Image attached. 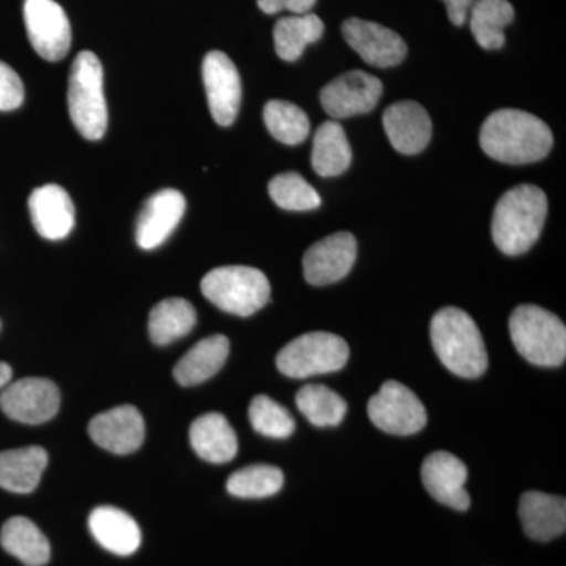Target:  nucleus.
<instances>
[{
  "mask_svg": "<svg viewBox=\"0 0 566 566\" xmlns=\"http://www.w3.org/2000/svg\"><path fill=\"white\" fill-rule=\"evenodd\" d=\"M553 142L549 126L526 111H495L480 132L482 150L505 164L542 161L553 148Z\"/></svg>",
  "mask_w": 566,
  "mask_h": 566,
  "instance_id": "1",
  "label": "nucleus"
},
{
  "mask_svg": "<svg viewBox=\"0 0 566 566\" xmlns=\"http://www.w3.org/2000/svg\"><path fill=\"white\" fill-rule=\"evenodd\" d=\"M547 216L546 193L534 185L510 189L495 205L494 244L505 255L526 253L538 241Z\"/></svg>",
  "mask_w": 566,
  "mask_h": 566,
  "instance_id": "2",
  "label": "nucleus"
},
{
  "mask_svg": "<svg viewBox=\"0 0 566 566\" xmlns=\"http://www.w3.org/2000/svg\"><path fill=\"white\" fill-rule=\"evenodd\" d=\"M431 344L439 360L460 378H479L488 368L485 342L474 319L457 307H446L431 319Z\"/></svg>",
  "mask_w": 566,
  "mask_h": 566,
  "instance_id": "3",
  "label": "nucleus"
},
{
  "mask_svg": "<svg viewBox=\"0 0 566 566\" xmlns=\"http://www.w3.org/2000/svg\"><path fill=\"white\" fill-rule=\"evenodd\" d=\"M510 335L517 353L538 367H560L566 359V327L557 315L524 304L510 316Z\"/></svg>",
  "mask_w": 566,
  "mask_h": 566,
  "instance_id": "4",
  "label": "nucleus"
},
{
  "mask_svg": "<svg viewBox=\"0 0 566 566\" xmlns=\"http://www.w3.org/2000/svg\"><path fill=\"white\" fill-rule=\"evenodd\" d=\"M102 62L92 51L74 59L69 81V111L77 132L88 140H99L107 129Z\"/></svg>",
  "mask_w": 566,
  "mask_h": 566,
  "instance_id": "5",
  "label": "nucleus"
},
{
  "mask_svg": "<svg viewBox=\"0 0 566 566\" xmlns=\"http://www.w3.org/2000/svg\"><path fill=\"white\" fill-rule=\"evenodd\" d=\"M202 293L227 314L251 316L268 304L271 285L266 275L251 266H221L202 279Z\"/></svg>",
  "mask_w": 566,
  "mask_h": 566,
  "instance_id": "6",
  "label": "nucleus"
},
{
  "mask_svg": "<svg viewBox=\"0 0 566 566\" xmlns=\"http://www.w3.org/2000/svg\"><path fill=\"white\" fill-rule=\"evenodd\" d=\"M349 359V346L344 338L329 333H308L294 338L277 354L281 374L294 379L334 374Z\"/></svg>",
  "mask_w": 566,
  "mask_h": 566,
  "instance_id": "7",
  "label": "nucleus"
},
{
  "mask_svg": "<svg viewBox=\"0 0 566 566\" xmlns=\"http://www.w3.org/2000/svg\"><path fill=\"white\" fill-rule=\"evenodd\" d=\"M371 422L395 436L419 433L427 424V409L411 389L397 381H387L368 401Z\"/></svg>",
  "mask_w": 566,
  "mask_h": 566,
  "instance_id": "8",
  "label": "nucleus"
},
{
  "mask_svg": "<svg viewBox=\"0 0 566 566\" xmlns=\"http://www.w3.org/2000/svg\"><path fill=\"white\" fill-rule=\"evenodd\" d=\"M24 21L29 41L40 57L59 62L69 54L71 25L65 11L54 0H25Z\"/></svg>",
  "mask_w": 566,
  "mask_h": 566,
  "instance_id": "9",
  "label": "nucleus"
},
{
  "mask_svg": "<svg viewBox=\"0 0 566 566\" xmlns=\"http://www.w3.org/2000/svg\"><path fill=\"white\" fill-rule=\"evenodd\" d=\"M0 408L10 419L25 424L48 422L61 408V392L46 378H24L3 387Z\"/></svg>",
  "mask_w": 566,
  "mask_h": 566,
  "instance_id": "10",
  "label": "nucleus"
},
{
  "mask_svg": "<svg viewBox=\"0 0 566 566\" xmlns=\"http://www.w3.org/2000/svg\"><path fill=\"white\" fill-rule=\"evenodd\" d=\"M382 88L378 77L353 70L327 84L319 98L323 109L335 120H342L374 111L381 99Z\"/></svg>",
  "mask_w": 566,
  "mask_h": 566,
  "instance_id": "11",
  "label": "nucleus"
},
{
  "mask_svg": "<svg viewBox=\"0 0 566 566\" xmlns=\"http://www.w3.org/2000/svg\"><path fill=\"white\" fill-rule=\"evenodd\" d=\"M202 71L212 118L221 126L233 125L243 96V85L237 66L229 55L221 51H211L205 57Z\"/></svg>",
  "mask_w": 566,
  "mask_h": 566,
  "instance_id": "12",
  "label": "nucleus"
},
{
  "mask_svg": "<svg viewBox=\"0 0 566 566\" xmlns=\"http://www.w3.org/2000/svg\"><path fill=\"white\" fill-rule=\"evenodd\" d=\"M342 32L346 43L364 59V62L376 69L400 65L408 54L405 40L378 22L352 18L344 22Z\"/></svg>",
  "mask_w": 566,
  "mask_h": 566,
  "instance_id": "13",
  "label": "nucleus"
},
{
  "mask_svg": "<svg viewBox=\"0 0 566 566\" xmlns=\"http://www.w3.org/2000/svg\"><path fill=\"white\" fill-rule=\"evenodd\" d=\"M357 256V241L352 233L331 234L308 248L304 255L305 281L315 286L331 285L348 275Z\"/></svg>",
  "mask_w": 566,
  "mask_h": 566,
  "instance_id": "14",
  "label": "nucleus"
},
{
  "mask_svg": "<svg viewBox=\"0 0 566 566\" xmlns=\"http://www.w3.org/2000/svg\"><path fill=\"white\" fill-rule=\"evenodd\" d=\"M88 434L107 452L128 455L144 444V417L132 405L118 406L92 419Z\"/></svg>",
  "mask_w": 566,
  "mask_h": 566,
  "instance_id": "15",
  "label": "nucleus"
},
{
  "mask_svg": "<svg viewBox=\"0 0 566 566\" xmlns=\"http://www.w3.org/2000/svg\"><path fill=\"white\" fill-rule=\"evenodd\" d=\"M186 211L185 196L177 189H163L147 200L136 226V243L144 251L159 248L172 234Z\"/></svg>",
  "mask_w": 566,
  "mask_h": 566,
  "instance_id": "16",
  "label": "nucleus"
},
{
  "mask_svg": "<svg viewBox=\"0 0 566 566\" xmlns=\"http://www.w3.org/2000/svg\"><path fill=\"white\" fill-rule=\"evenodd\" d=\"M468 468L460 458L449 452H434L424 458L422 482L436 501L458 512H465L471 499L465 493Z\"/></svg>",
  "mask_w": 566,
  "mask_h": 566,
  "instance_id": "17",
  "label": "nucleus"
},
{
  "mask_svg": "<svg viewBox=\"0 0 566 566\" xmlns=\"http://www.w3.org/2000/svg\"><path fill=\"white\" fill-rule=\"evenodd\" d=\"M387 137L401 155H417L430 144L433 125L430 115L416 102H400L382 115Z\"/></svg>",
  "mask_w": 566,
  "mask_h": 566,
  "instance_id": "18",
  "label": "nucleus"
},
{
  "mask_svg": "<svg viewBox=\"0 0 566 566\" xmlns=\"http://www.w3.org/2000/svg\"><path fill=\"white\" fill-rule=\"evenodd\" d=\"M33 227L44 240L69 237L74 227V205L70 193L59 185H44L29 197Z\"/></svg>",
  "mask_w": 566,
  "mask_h": 566,
  "instance_id": "19",
  "label": "nucleus"
},
{
  "mask_svg": "<svg viewBox=\"0 0 566 566\" xmlns=\"http://www.w3.org/2000/svg\"><path fill=\"white\" fill-rule=\"evenodd\" d=\"M520 517L527 536L536 542H551L566 531L565 497L528 491L521 495Z\"/></svg>",
  "mask_w": 566,
  "mask_h": 566,
  "instance_id": "20",
  "label": "nucleus"
},
{
  "mask_svg": "<svg viewBox=\"0 0 566 566\" xmlns=\"http://www.w3.org/2000/svg\"><path fill=\"white\" fill-rule=\"evenodd\" d=\"M93 538L112 554L132 556L139 549L140 528L128 513L115 506H98L88 517Z\"/></svg>",
  "mask_w": 566,
  "mask_h": 566,
  "instance_id": "21",
  "label": "nucleus"
},
{
  "mask_svg": "<svg viewBox=\"0 0 566 566\" xmlns=\"http://www.w3.org/2000/svg\"><path fill=\"white\" fill-rule=\"evenodd\" d=\"M189 438L197 455L208 463L226 464L237 457V434L229 420L219 412H210L193 420Z\"/></svg>",
  "mask_w": 566,
  "mask_h": 566,
  "instance_id": "22",
  "label": "nucleus"
},
{
  "mask_svg": "<svg viewBox=\"0 0 566 566\" xmlns=\"http://www.w3.org/2000/svg\"><path fill=\"white\" fill-rule=\"evenodd\" d=\"M229 353L230 342L226 335L203 338L175 365V379L185 387L202 385L221 370Z\"/></svg>",
  "mask_w": 566,
  "mask_h": 566,
  "instance_id": "23",
  "label": "nucleus"
},
{
  "mask_svg": "<svg viewBox=\"0 0 566 566\" xmlns=\"http://www.w3.org/2000/svg\"><path fill=\"white\" fill-rule=\"evenodd\" d=\"M48 465V453L43 447L0 452V488L10 493L29 494L39 486Z\"/></svg>",
  "mask_w": 566,
  "mask_h": 566,
  "instance_id": "24",
  "label": "nucleus"
},
{
  "mask_svg": "<svg viewBox=\"0 0 566 566\" xmlns=\"http://www.w3.org/2000/svg\"><path fill=\"white\" fill-rule=\"evenodd\" d=\"M0 545L25 566H43L51 558V546L46 536L24 516L10 517L3 524Z\"/></svg>",
  "mask_w": 566,
  "mask_h": 566,
  "instance_id": "25",
  "label": "nucleus"
},
{
  "mask_svg": "<svg viewBox=\"0 0 566 566\" xmlns=\"http://www.w3.org/2000/svg\"><path fill=\"white\" fill-rule=\"evenodd\" d=\"M469 24L480 48L495 51L504 48L505 28L512 24L515 9L509 0H475L469 10Z\"/></svg>",
  "mask_w": 566,
  "mask_h": 566,
  "instance_id": "26",
  "label": "nucleus"
},
{
  "mask_svg": "<svg viewBox=\"0 0 566 566\" xmlns=\"http://www.w3.org/2000/svg\"><path fill=\"white\" fill-rule=\"evenodd\" d=\"M353 153L340 123L324 122L316 129L312 148V167L322 177H337L348 169Z\"/></svg>",
  "mask_w": 566,
  "mask_h": 566,
  "instance_id": "27",
  "label": "nucleus"
},
{
  "mask_svg": "<svg viewBox=\"0 0 566 566\" xmlns=\"http://www.w3.org/2000/svg\"><path fill=\"white\" fill-rule=\"evenodd\" d=\"M196 322L197 315L191 303L181 297H170L153 307L148 333L153 344L169 345L191 333Z\"/></svg>",
  "mask_w": 566,
  "mask_h": 566,
  "instance_id": "28",
  "label": "nucleus"
},
{
  "mask_svg": "<svg viewBox=\"0 0 566 566\" xmlns=\"http://www.w3.org/2000/svg\"><path fill=\"white\" fill-rule=\"evenodd\" d=\"M323 32V21L314 13L282 18L274 28L275 52L282 61L296 62L308 44L322 39Z\"/></svg>",
  "mask_w": 566,
  "mask_h": 566,
  "instance_id": "29",
  "label": "nucleus"
},
{
  "mask_svg": "<svg viewBox=\"0 0 566 566\" xmlns=\"http://www.w3.org/2000/svg\"><path fill=\"white\" fill-rule=\"evenodd\" d=\"M297 409L315 427H337L345 419L346 401L329 387L308 385L296 395Z\"/></svg>",
  "mask_w": 566,
  "mask_h": 566,
  "instance_id": "30",
  "label": "nucleus"
},
{
  "mask_svg": "<svg viewBox=\"0 0 566 566\" xmlns=\"http://www.w3.org/2000/svg\"><path fill=\"white\" fill-rule=\"evenodd\" d=\"M263 120L268 132L285 145H297L307 139L311 120L296 104L271 99L263 109Z\"/></svg>",
  "mask_w": 566,
  "mask_h": 566,
  "instance_id": "31",
  "label": "nucleus"
},
{
  "mask_svg": "<svg viewBox=\"0 0 566 566\" xmlns=\"http://www.w3.org/2000/svg\"><path fill=\"white\" fill-rule=\"evenodd\" d=\"M283 486V472L275 465L252 464L227 480V491L234 497L262 499L277 494Z\"/></svg>",
  "mask_w": 566,
  "mask_h": 566,
  "instance_id": "32",
  "label": "nucleus"
},
{
  "mask_svg": "<svg viewBox=\"0 0 566 566\" xmlns=\"http://www.w3.org/2000/svg\"><path fill=\"white\" fill-rule=\"evenodd\" d=\"M268 191L274 203L286 211H312L322 205L319 193L296 172L275 175Z\"/></svg>",
  "mask_w": 566,
  "mask_h": 566,
  "instance_id": "33",
  "label": "nucleus"
},
{
  "mask_svg": "<svg viewBox=\"0 0 566 566\" xmlns=\"http://www.w3.org/2000/svg\"><path fill=\"white\" fill-rule=\"evenodd\" d=\"M249 420L256 433L273 439L290 438L296 428L289 409L283 408L266 395L253 398L251 408H249Z\"/></svg>",
  "mask_w": 566,
  "mask_h": 566,
  "instance_id": "34",
  "label": "nucleus"
},
{
  "mask_svg": "<svg viewBox=\"0 0 566 566\" xmlns=\"http://www.w3.org/2000/svg\"><path fill=\"white\" fill-rule=\"evenodd\" d=\"M24 102V85L17 71L0 62V111H14Z\"/></svg>",
  "mask_w": 566,
  "mask_h": 566,
  "instance_id": "35",
  "label": "nucleus"
},
{
  "mask_svg": "<svg viewBox=\"0 0 566 566\" xmlns=\"http://www.w3.org/2000/svg\"><path fill=\"white\" fill-rule=\"evenodd\" d=\"M316 0H256L259 9L266 14H275L279 11L289 10L294 14L308 13L314 6Z\"/></svg>",
  "mask_w": 566,
  "mask_h": 566,
  "instance_id": "36",
  "label": "nucleus"
},
{
  "mask_svg": "<svg viewBox=\"0 0 566 566\" xmlns=\"http://www.w3.org/2000/svg\"><path fill=\"white\" fill-rule=\"evenodd\" d=\"M447 6L450 21L455 25H463L468 21L469 10L475 0H442Z\"/></svg>",
  "mask_w": 566,
  "mask_h": 566,
  "instance_id": "37",
  "label": "nucleus"
},
{
  "mask_svg": "<svg viewBox=\"0 0 566 566\" xmlns=\"http://www.w3.org/2000/svg\"><path fill=\"white\" fill-rule=\"evenodd\" d=\"M11 376H13V371H11L10 365L0 363V389L9 385Z\"/></svg>",
  "mask_w": 566,
  "mask_h": 566,
  "instance_id": "38",
  "label": "nucleus"
}]
</instances>
